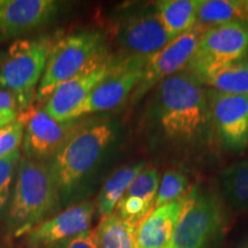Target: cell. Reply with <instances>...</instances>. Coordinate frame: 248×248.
I'll return each mask as SVG.
<instances>
[{"mask_svg":"<svg viewBox=\"0 0 248 248\" xmlns=\"http://www.w3.org/2000/svg\"><path fill=\"white\" fill-rule=\"evenodd\" d=\"M150 117L159 138L173 150L194 151L210 140L214 126L206 90L187 71L159 83Z\"/></svg>","mask_w":248,"mask_h":248,"instance_id":"cell-1","label":"cell"},{"mask_svg":"<svg viewBox=\"0 0 248 248\" xmlns=\"http://www.w3.org/2000/svg\"><path fill=\"white\" fill-rule=\"evenodd\" d=\"M59 200L60 193L48 164L22 156L8 209L9 234L27 235L57 212Z\"/></svg>","mask_w":248,"mask_h":248,"instance_id":"cell-2","label":"cell"},{"mask_svg":"<svg viewBox=\"0 0 248 248\" xmlns=\"http://www.w3.org/2000/svg\"><path fill=\"white\" fill-rule=\"evenodd\" d=\"M116 125L111 122L86 123L48 163L60 195H69L100 162L115 140Z\"/></svg>","mask_w":248,"mask_h":248,"instance_id":"cell-3","label":"cell"},{"mask_svg":"<svg viewBox=\"0 0 248 248\" xmlns=\"http://www.w3.org/2000/svg\"><path fill=\"white\" fill-rule=\"evenodd\" d=\"M107 59L104 36L99 31L82 30L62 37L52 44L35 101L45 102L62 83Z\"/></svg>","mask_w":248,"mask_h":248,"instance_id":"cell-4","label":"cell"},{"mask_svg":"<svg viewBox=\"0 0 248 248\" xmlns=\"http://www.w3.org/2000/svg\"><path fill=\"white\" fill-rule=\"evenodd\" d=\"M247 58L248 21H232L203 31L185 71L202 84Z\"/></svg>","mask_w":248,"mask_h":248,"instance_id":"cell-5","label":"cell"},{"mask_svg":"<svg viewBox=\"0 0 248 248\" xmlns=\"http://www.w3.org/2000/svg\"><path fill=\"white\" fill-rule=\"evenodd\" d=\"M52 44L48 37L17 39L9 46L0 64V89L13 93L21 111L35 102L36 86L44 75Z\"/></svg>","mask_w":248,"mask_h":248,"instance_id":"cell-6","label":"cell"},{"mask_svg":"<svg viewBox=\"0 0 248 248\" xmlns=\"http://www.w3.org/2000/svg\"><path fill=\"white\" fill-rule=\"evenodd\" d=\"M224 225L219 198L195 186L184 197V208L168 248H212L221 238Z\"/></svg>","mask_w":248,"mask_h":248,"instance_id":"cell-7","label":"cell"},{"mask_svg":"<svg viewBox=\"0 0 248 248\" xmlns=\"http://www.w3.org/2000/svg\"><path fill=\"white\" fill-rule=\"evenodd\" d=\"M113 39L126 57L148 58L172 42L154 6L121 14L113 26Z\"/></svg>","mask_w":248,"mask_h":248,"instance_id":"cell-8","label":"cell"},{"mask_svg":"<svg viewBox=\"0 0 248 248\" xmlns=\"http://www.w3.org/2000/svg\"><path fill=\"white\" fill-rule=\"evenodd\" d=\"M17 119L24 124L22 146L26 157L42 162L53 159L70 137L88 123L78 120L59 122L33 105L21 111Z\"/></svg>","mask_w":248,"mask_h":248,"instance_id":"cell-9","label":"cell"},{"mask_svg":"<svg viewBox=\"0 0 248 248\" xmlns=\"http://www.w3.org/2000/svg\"><path fill=\"white\" fill-rule=\"evenodd\" d=\"M148 58L117 55L109 57L106 76L92 90L83 115L117 108L132 95L140 82Z\"/></svg>","mask_w":248,"mask_h":248,"instance_id":"cell-10","label":"cell"},{"mask_svg":"<svg viewBox=\"0 0 248 248\" xmlns=\"http://www.w3.org/2000/svg\"><path fill=\"white\" fill-rule=\"evenodd\" d=\"M213 126L228 151L248 146V97L206 90Z\"/></svg>","mask_w":248,"mask_h":248,"instance_id":"cell-11","label":"cell"},{"mask_svg":"<svg viewBox=\"0 0 248 248\" xmlns=\"http://www.w3.org/2000/svg\"><path fill=\"white\" fill-rule=\"evenodd\" d=\"M203 31L202 28L195 24L188 32L183 33L157 53L148 57L140 82L131 95L132 101H138L157 83L184 68L193 54Z\"/></svg>","mask_w":248,"mask_h":248,"instance_id":"cell-12","label":"cell"},{"mask_svg":"<svg viewBox=\"0 0 248 248\" xmlns=\"http://www.w3.org/2000/svg\"><path fill=\"white\" fill-rule=\"evenodd\" d=\"M108 61L109 57L101 63L55 88L46 99L43 109L59 122H68L82 117L83 109L92 90L106 76Z\"/></svg>","mask_w":248,"mask_h":248,"instance_id":"cell-13","label":"cell"},{"mask_svg":"<svg viewBox=\"0 0 248 248\" xmlns=\"http://www.w3.org/2000/svg\"><path fill=\"white\" fill-rule=\"evenodd\" d=\"M95 210L97 207L94 202L83 201L47 218L27 234L28 247L47 248L84 233L90 230Z\"/></svg>","mask_w":248,"mask_h":248,"instance_id":"cell-14","label":"cell"},{"mask_svg":"<svg viewBox=\"0 0 248 248\" xmlns=\"http://www.w3.org/2000/svg\"><path fill=\"white\" fill-rule=\"evenodd\" d=\"M57 9L53 0H0V42L44 26Z\"/></svg>","mask_w":248,"mask_h":248,"instance_id":"cell-15","label":"cell"},{"mask_svg":"<svg viewBox=\"0 0 248 248\" xmlns=\"http://www.w3.org/2000/svg\"><path fill=\"white\" fill-rule=\"evenodd\" d=\"M183 208L184 198L152 210L137 228L138 248H168Z\"/></svg>","mask_w":248,"mask_h":248,"instance_id":"cell-16","label":"cell"},{"mask_svg":"<svg viewBox=\"0 0 248 248\" xmlns=\"http://www.w3.org/2000/svg\"><path fill=\"white\" fill-rule=\"evenodd\" d=\"M199 0H162L155 4L157 16L172 40L193 29Z\"/></svg>","mask_w":248,"mask_h":248,"instance_id":"cell-17","label":"cell"},{"mask_svg":"<svg viewBox=\"0 0 248 248\" xmlns=\"http://www.w3.org/2000/svg\"><path fill=\"white\" fill-rule=\"evenodd\" d=\"M144 168V162L129 164L117 170L107 179L99 192L97 203H95L97 213L101 218L115 213L117 204L123 195Z\"/></svg>","mask_w":248,"mask_h":248,"instance_id":"cell-18","label":"cell"},{"mask_svg":"<svg viewBox=\"0 0 248 248\" xmlns=\"http://www.w3.org/2000/svg\"><path fill=\"white\" fill-rule=\"evenodd\" d=\"M232 21H248V0H199L197 26L203 30Z\"/></svg>","mask_w":248,"mask_h":248,"instance_id":"cell-19","label":"cell"},{"mask_svg":"<svg viewBox=\"0 0 248 248\" xmlns=\"http://www.w3.org/2000/svg\"><path fill=\"white\" fill-rule=\"evenodd\" d=\"M138 225L117 216L115 213L101 218L97 229L99 248H138Z\"/></svg>","mask_w":248,"mask_h":248,"instance_id":"cell-20","label":"cell"},{"mask_svg":"<svg viewBox=\"0 0 248 248\" xmlns=\"http://www.w3.org/2000/svg\"><path fill=\"white\" fill-rule=\"evenodd\" d=\"M219 183L228 202L234 209L248 212V159L226 167Z\"/></svg>","mask_w":248,"mask_h":248,"instance_id":"cell-21","label":"cell"},{"mask_svg":"<svg viewBox=\"0 0 248 248\" xmlns=\"http://www.w3.org/2000/svg\"><path fill=\"white\" fill-rule=\"evenodd\" d=\"M203 84L226 94L248 97V59L222 70Z\"/></svg>","mask_w":248,"mask_h":248,"instance_id":"cell-22","label":"cell"},{"mask_svg":"<svg viewBox=\"0 0 248 248\" xmlns=\"http://www.w3.org/2000/svg\"><path fill=\"white\" fill-rule=\"evenodd\" d=\"M187 188L188 178L184 172L178 169L167 170L163 177L160 179L155 208L184 198L187 193Z\"/></svg>","mask_w":248,"mask_h":248,"instance_id":"cell-23","label":"cell"},{"mask_svg":"<svg viewBox=\"0 0 248 248\" xmlns=\"http://www.w3.org/2000/svg\"><path fill=\"white\" fill-rule=\"evenodd\" d=\"M160 185L159 171L153 167H147L136 177L124 195L138 198L151 208H155L157 190Z\"/></svg>","mask_w":248,"mask_h":248,"instance_id":"cell-24","label":"cell"},{"mask_svg":"<svg viewBox=\"0 0 248 248\" xmlns=\"http://www.w3.org/2000/svg\"><path fill=\"white\" fill-rule=\"evenodd\" d=\"M22 153L18 150L0 159V216L7 206L14 177L16 176Z\"/></svg>","mask_w":248,"mask_h":248,"instance_id":"cell-25","label":"cell"},{"mask_svg":"<svg viewBox=\"0 0 248 248\" xmlns=\"http://www.w3.org/2000/svg\"><path fill=\"white\" fill-rule=\"evenodd\" d=\"M24 135V124L16 120L5 128L0 129V159L20 150Z\"/></svg>","mask_w":248,"mask_h":248,"instance_id":"cell-26","label":"cell"},{"mask_svg":"<svg viewBox=\"0 0 248 248\" xmlns=\"http://www.w3.org/2000/svg\"><path fill=\"white\" fill-rule=\"evenodd\" d=\"M47 248H99L97 232L90 229L84 233L60 241V243L52 245Z\"/></svg>","mask_w":248,"mask_h":248,"instance_id":"cell-27","label":"cell"},{"mask_svg":"<svg viewBox=\"0 0 248 248\" xmlns=\"http://www.w3.org/2000/svg\"><path fill=\"white\" fill-rule=\"evenodd\" d=\"M5 111H16L21 113V107L17 98L7 90L0 89V113Z\"/></svg>","mask_w":248,"mask_h":248,"instance_id":"cell-28","label":"cell"},{"mask_svg":"<svg viewBox=\"0 0 248 248\" xmlns=\"http://www.w3.org/2000/svg\"><path fill=\"white\" fill-rule=\"evenodd\" d=\"M18 114L20 113H16V111H5V113H0V129L14 123L15 121L17 120Z\"/></svg>","mask_w":248,"mask_h":248,"instance_id":"cell-29","label":"cell"},{"mask_svg":"<svg viewBox=\"0 0 248 248\" xmlns=\"http://www.w3.org/2000/svg\"><path fill=\"white\" fill-rule=\"evenodd\" d=\"M239 248H248V240L245 241V243L241 245V246Z\"/></svg>","mask_w":248,"mask_h":248,"instance_id":"cell-30","label":"cell"}]
</instances>
